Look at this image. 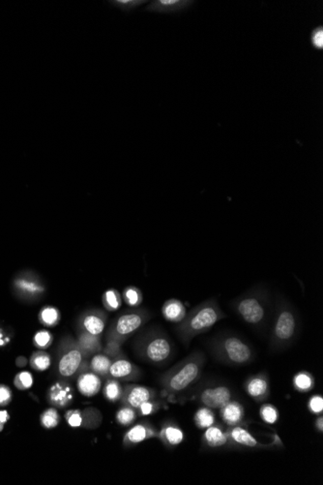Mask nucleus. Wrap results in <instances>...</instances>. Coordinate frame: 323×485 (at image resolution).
<instances>
[{"label":"nucleus","instance_id":"nucleus-1","mask_svg":"<svg viewBox=\"0 0 323 485\" xmlns=\"http://www.w3.org/2000/svg\"><path fill=\"white\" fill-rule=\"evenodd\" d=\"M222 318L224 314L215 300H208L185 317L179 326L180 334L183 339L190 340L212 328Z\"/></svg>","mask_w":323,"mask_h":485},{"label":"nucleus","instance_id":"nucleus-2","mask_svg":"<svg viewBox=\"0 0 323 485\" xmlns=\"http://www.w3.org/2000/svg\"><path fill=\"white\" fill-rule=\"evenodd\" d=\"M266 295L264 291H254L241 296L235 304L242 320L253 327L262 326L266 319Z\"/></svg>","mask_w":323,"mask_h":485},{"label":"nucleus","instance_id":"nucleus-3","mask_svg":"<svg viewBox=\"0 0 323 485\" xmlns=\"http://www.w3.org/2000/svg\"><path fill=\"white\" fill-rule=\"evenodd\" d=\"M297 330V319L287 304L279 308L273 327V341L276 345H287L294 338Z\"/></svg>","mask_w":323,"mask_h":485},{"label":"nucleus","instance_id":"nucleus-4","mask_svg":"<svg viewBox=\"0 0 323 485\" xmlns=\"http://www.w3.org/2000/svg\"><path fill=\"white\" fill-rule=\"evenodd\" d=\"M147 319L144 311H131L119 316L109 331V342L118 343L129 337L143 326Z\"/></svg>","mask_w":323,"mask_h":485},{"label":"nucleus","instance_id":"nucleus-5","mask_svg":"<svg viewBox=\"0 0 323 485\" xmlns=\"http://www.w3.org/2000/svg\"><path fill=\"white\" fill-rule=\"evenodd\" d=\"M216 347L226 358L233 363H245L251 358V348L237 336L225 335L216 342Z\"/></svg>","mask_w":323,"mask_h":485},{"label":"nucleus","instance_id":"nucleus-6","mask_svg":"<svg viewBox=\"0 0 323 485\" xmlns=\"http://www.w3.org/2000/svg\"><path fill=\"white\" fill-rule=\"evenodd\" d=\"M144 351L146 357L152 362H162L171 353V344L168 338L162 334H151L144 343Z\"/></svg>","mask_w":323,"mask_h":485},{"label":"nucleus","instance_id":"nucleus-7","mask_svg":"<svg viewBox=\"0 0 323 485\" xmlns=\"http://www.w3.org/2000/svg\"><path fill=\"white\" fill-rule=\"evenodd\" d=\"M83 361V353L78 345H73V341L67 344L63 354L58 361V371L62 377H71L78 371Z\"/></svg>","mask_w":323,"mask_h":485},{"label":"nucleus","instance_id":"nucleus-8","mask_svg":"<svg viewBox=\"0 0 323 485\" xmlns=\"http://www.w3.org/2000/svg\"><path fill=\"white\" fill-rule=\"evenodd\" d=\"M200 373V366L196 361H189L182 366L168 381V388L172 391H181L189 387Z\"/></svg>","mask_w":323,"mask_h":485},{"label":"nucleus","instance_id":"nucleus-9","mask_svg":"<svg viewBox=\"0 0 323 485\" xmlns=\"http://www.w3.org/2000/svg\"><path fill=\"white\" fill-rule=\"evenodd\" d=\"M74 399V389L66 382H57L48 389V400L56 408H66Z\"/></svg>","mask_w":323,"mask_h":485},{"label":"nucleus","instance_id":"nucleus-10","mask_svg":"<svg viewBox=\"0 0 323 485\" xmlns=\"http://www.w3.org/2000/svg\"><path fill=\"white\" fill-rule=\"evenodd\" d=\"M231 393L226 387L207 388L201 395V401L209 409H221L230 401Z\"/></svg>","mask_w":323,"mask_h":485},{"label":"nucleus","instance_id":"nucleus-11","mask_svg":"<svg viewBox=\"0 0 323 485\" xmlns=\"http://www.w3.org/2000/svg\"><path fill=\"white\" fill-rule=\"evenodd\" d=\"M102 387L100 377L95 373H83L77 381V388L81 394L85 397L96 395Z\"/></svg>","mask_w":323,"mask_h":485},{"label":"nucleus","instance_id":"nucleus-12","mask_svg":"<svg viewBox=\"0 0 323 485\" xmlns=\"http://www.w3.org/2000/svg\"><path fill=\"white\" fill-rule=\"evenodd\" d=\"M82 327L85 332L100 335L106 327V315L100 311H91L86 313L82 319Z\"/></svg>","mask_w":323,"mask_h":485},{"label":"nucleus","instance_id":"nucleus-13","mask_svg":"<svg viewBox=\"0 0 323 485\" xmlns=\"http://www.w3.org/2000/svg\"><path fill=\"white\" fill-rule=\"evenodd\" d=\"M191 4V1H182V0H157L153 1L148 7L147 11L149 12L163 13V14H170V13L178 12L184 10Z\"/></svg>","mask_w":323,"mask_h":485},{"label":"nucleus","instance_id":"nucleus-14","mask_svg":"<svg viewBox=\"0 0 323 485\" xmlns=\"http://www.w3.org/2000/svg\"><path fill=\"white\" fill-rule=\"evenodd\" d=\"M162 313L168 322L181 323L186 317V309L181 301L172 298L163 305Z\"/></svg>","mask_w":323,"mask_h":485},{"label":"nucleus","instance_id":"nucleus-15","mask_svg":"<svg viewBox=\"0 0 323 485\" xmlns=\"http://www.w3.org/2000/svg\"><path fill=\"white\" fill-rule=\"evenodd\" d=\"M152 397V392L149 388L144 387H133L129 389L125 396L126 404L133 409H139L140 406L149 401Z\"/></svg>","mask_w":323,"mask_h":485},{"label":"nucleus","instance_id":"nucleus-16","mask_svg":"<svg viewBox=\"0 0 323 485\" xmlns=\"http://www.w3.org/2000/svg\"><path fill=\"white\" fill-rule=\"evenodd\" d=\"M77 345L83 353V356L95 353L102 348L100 336L87 333L85 331L81 333Z\"/></svg>","mask_w":323,"mask_h":485},{"label":"nucleus","instance_id":"nucleus-17","mask_svg":"<svg viewBox=\"0 0 323 485\" xmlns=\"http://www.w3.org/2000/svg\"><path fill=\"white\" fill-rule=\"evenodd\" d=\"M244 414L242 406L236 402H228L221 408V417L228 425H235L241 421Z\"/></svg>","mask_w":323,"mask_h":485},{"label":"nucleus","instance_id":"nucleus-18","mask_svg":"<svg viewBox=\"0 0 323 485\" xmlns=\"http://www.w3.org/2000/svg\"><path fill=\"white\" fill-rule=\"evenodd\" d=\"M15 286L18 291H22L28 296H37L45 291V288L36 280L24 277L16 280Z\"/></svg>","mask_w":323,"mask_h":485},{"label":"nucleus","instance_id":"nucleus-19","mask_svg":"<svg viewBox=\"0 0 323 485\" xmlns=\"http://www.w3.org/2000/svg\"><path fill=\"white\" fill-rule=\"evenodd\" d=\"M152 436H153V432L150 428H148L145 425H138L132 427V429H130L127 432L125 436V443L135 445V444L144 442V440L151 438Z\"/></svg>","mask_w":323,"mask_h":485},{"label":"nucleus","instance_id":"nucleus-20","mask_svg":"<svg viewBox=\"0 0 323 485\" xmlns=\"http://www.w3.org/2000/svg\"><path fill=\"white\" fill-rule=\"evenodd\" d=\"M134 366L133 364L126 359H118L114 362H111L109 367V375L115 379H121L129 376L133 372Z\"/></svg>","mask_w":323,"mask_h":485},{"label":"nucleus","instance_id":"nucleus-21","mask_svg":"<svg viewBox=\"0 0 323 485\" xmlns=\"http://www.w3.org/2000/svg\"><path fill=\"white\" fill-rule=\"evenodd\" d=\"M39 320L46 327H54L59 323V311L53 306H45L39 313Z\"/></svg>","mask_w":323,"mask_h":485},{"label":"nucleus","instance_id":"nucleus-22","mask_svg":"<svg viewBox=\"0 0 323 485\" xmlns=\"http://www.w3.org/2000/svg\"><path fill=\"white\" fill-rule=\"evenodd\" d=\"M111 365L110 358L105 355V354H96L91 361H90V368L93 371V373L97 374L98 376H106L109 371V367Z\"/></svg>","mask_w":323,"mask_h":485},{"label":"nucleus","instance_id":"nucleus-23","mask_svg":"<svg viewBox=\"0 0 323 485\" xmlns=\"http://www.w3.org/2000/svg\"><path fill=\"white\" fill-rule=\"evenodd\" d=\"M230 437L234 442H236L237 444H240L242 446H245V447L254 448L259 444L257 441L251 436V434L246 429H244L242 427H235L234 429H232V431L230 433Z\"/></svg>","mask_w":323,"mask_h":485},{"label":"nucleus","instance_id":"nucleus-24","mask_svg":"<svg viewBox=\"0 0 323 485\" xmlns=\"http://www.w3.org/2000/svg\"><path fill=\"white\" fill-rule=\"evenodd\" d=\"M204 438L210 447H222L226 445L228 438L223 433V431L214 426H210L205 431Z\"/></svg>","mask_w":323,"mask_h":485},{"label":"nucleus","instance_id":"nucleus-25","mask_svg":"<svg viewBox=\"0 0 323 485\" xmlns=\"http://www.w3.org/2000/svg\"><path fill=\"white\" fill-rule=\"evenodd\" d=\"M103 304L108 311L118 310L122 304V298L119 292L114 289L105 291L103 295Z\"/></svg>","mask_w":323,"mask_h":485},{"label":"nucleus","instance_id":"nucleus-26","mask_svg":"<svg viewBox=\"0 0 323 485\" xmlns=\"http://www.w3.org/2000/svg\"><path fill=\"white\" fill-rule=\"evenodd\" d=\"M51 364V359L48 352H34L30 358V365L33 369L37 371H45L49 368Z\"/></svg>","mask_w":323,"mask_h":485},{"label":"nucleus","instance_id":"nucleus-27","mask_svg":"<svg viewBox=\"0 0 323 485\" xmlns=\"http://www.w3.org/2000/svg\"><path fill=\"white\" fill-rule=\"evenodd\" d=\"M162 438L171 446H177L183 441L184 434L178 427L168 426L163 429Z\"/></svg>","mask_w":323,"mask_h":485},{"label":"nucleus","instance_id":"nucleus-28","mask_svg":"<svg viewBox=\"0 0 323 485\" xmlns=\"http://www.w3.org/2000/svg\"><path fill=\"white\" fill-rule=\"evenodd\" d=\"M267 382L262 378H254L249 383L247 391L251 397H262L267 391Z\"/></svg>","mask_w":323,"mask_h":485},{"label":"nucleus","instance_id":"nucleus-29","mask_svg":"<svg viewBox=\"0 0 323 485\" xmlns=\"http://www.w3.org/2000/svg\"><path fill=\"white\" fill-rule=\"evenodd\" d=\"M214 413L208 408L200 409L195 416L196 423L201 428H208L212 426L214 423Z\"/></svg>","mask_w":323,"mask_h":485},{"label":"nucleus","instance_id":"nucleus-30","mask_svg":"<svg viewBox=\"0 0 323 485\" xmlns=\"http://www.w3.org/2000/svg\"><path fill=\"white\" fill-rule=\"evenodd\" d=\"M59 413L54 408H49L42 413L41 423L46 429H53L59 425Z\"/></svg>","mask_w":323,"mask_h":485},{"label":"nucleus","instance_id":"nucleus-31","mask_svg":"<svg viewBox=\"0 0 323 485\" xmlns=\"http://www.w3.org/2000/svg\"><path fill=\"white\" fill-rule=\"evenodd\" d=\"M123 299L129 306H139L143 301V293L136 287H128L123 291Z\"/></svg>","mask_w":323,"mask_h":485},{"label":"nucleus","instance_id":"nucleus-32","mask_svg":"<svg viewBox=\"0 0 323 485\" xmlns=\"http://www.w3.org/2000/svg\"><path fill=\"white\" fill-rule=\"evenodd\" d=\"M122 388L119 383L114 380H109L104 388V394L108 401L115 402L118 400L122 395Z\"/></svg>","mask_w":323,"mask_h":485},{"label":"nucleus","instance_id":"nucleus-33","mask_svg":"<svg viewBox=\"0 0 323 485\" xmlns=\"http://www.w3.org/2000/svg\"><path fill=\"white\" fill-rule=\"evenodd\" d=\"M117 422L121 425L127 426L132 425L136 419V412L131 407H123L115 415Z\"/></svg>","mask_w":323,"mask_h":485},{"label":"nucleus","instance_id":"nucleus-34","mask_svg":"<svg viewBox=\"0 0 323 485\" xmlns=\"http://www.w3.org/2000/svg\"><path fill=\"white\" fill-rule=\"evenodd\" d=\"M14 384H15L16 388L20 389V390L29 389L33 386V377L27 371L21 372L15 377Z\"/></svg>","mask_w":323,"mask_h":485},{"label":"nucleus","instance_id":"nucleus-35","mask_svg":"<svg viewBox=\"0 0 323 485\" xmlns=\"http://www.w3.org/2000/svg\"><path fill=\"white\" fill-rule=\"evenodd\" d=\"M52 340H53V338H52L51 333L46 329H42V330L38 331L35 334L34 344H35L36 347L40 348V349H47L51 345Z\"/></svg>","mask_w":323,"mask_h":485},{"label":"nucleus","instance_id":"nucleus-36","mask_svg":"<svg viewBox=\"0 0 323 485\" xmlns=\"http://www.w3.org/2000/svg\"><path fill=\"white\" fill-rule=\"evenodd\" d=\"M65 419L69 426L78 428L84 425V413L80 410H70L65 413Z\"/></svg>","mask_w":323,"mask_h":485},{"label":"nucleus","instance_id":"nucleus-37","mask_svg":"<svg viewBox=\"0 0 323 485\" xmlns=\"http://www.w3.org/2000/svg\"><path fill=\"white\" fill-rule=\"evenodd\" d=\"M261 417L268 425H274L278 420V412L272 405H264L261 408Z\"/></svg>","mask_w":323,"mask_h":485},{"label":"nucleus","instance_id":"nucleus-38","mask_svg":"<svg viewBox=\"0 0 323 485\" xmlns=\"http://www.w3.org/2000/svg\"><path fill=\"white\" fill-rule=\"evenodd\" d=\"M112 5L116 6L117 8L121 9L122 11L129 12L133 9L139 7L140 5L146 3V1H140V0H116V1H110Z\"/></svg>","mask_w":323,"mask_h":485},{"label":"nucleus","instance_id":"nucleus-39","mask_svg":"<svg viewBox=\"0 0 323 485\" xmlns=\"http://www.w3.org/2000/svg\"><path fill=\"white\" fill-rule=\"evenodd\" d=\"M294 385L301 391H307L312 386L311 377L306 373H300L294 378Z\"/></svg>","mask_w":323,"mask_h":485},{"label":"nucleus","instance_id":"nucleus-40","mask_svg":"<svg viewBox=\"0 0 323 485\" xmlns=\"http://www.w3.org/2000/svg\"><path fill=\"white\" fill-rule=\"evenodd\" d=\"M311 44L314 49H323V27L317 26L312 30L311 34Z\"/></svg>","mask_w":323,"mask_h":485},{"label":"nucleus","instance_id":"nucleus-41","mask_svg":"<svg viewBox=\"0 0 323 485\" xmlns=\"http://www.w3.org/2000/svg\"><path fill=\"white\" fill-rule=\"evenodd\" d=\"M12 399V392L11 389L4 386L0 385V407L7 406Z\"/></svg>","mask_w":323,"mask_h":485},{"label":"nucleus","instance_id":"nucleus-42","mask_svg":"<svg viewBox=\"0 0 323 485\" xmlns=\"http://www.w3.org/2000/svg\"><path fill=\"white\" fill-rule=\"evenodd\" d=\"M309 409L313 413H320L323 411V399L321 396H313L309 402Z\"/></svg>","mask_w":323,"mask_h":485},{"label":"nucleus","instance_id":"nucleus-43","mask_svg":"<svg viewBox=\"0 0 323 485\" xmlns=\"http://www.w3.org/2000/svg\"><path fill=\"white\" fill-rule=\"evenodd\" d=\"M155 406L156 405L153 402H151L150 400L146 401V402H144V403H143V404L140 406L139 410H140L141 414H143V415H149V414H151V413L155 412Z\"/></svg>","mask_w":323,"mask_h":485},{"label":"nucleus","instance_id":"nucleus-44","mask_svg":"<svg viewBox=\"0 0 323 485\" xmlns=\"http://www.w3.org/2000/svg\"><path fill=\"white\" fill-rule=\"evenodd\" d=\"M9 418H10V415H9V413H8L7 411H5V410L0 411V422L5 423V422H7V421L9 420Z\"/></svg>","mask_w":323,"mask_h":485},{"label":"nucleus","instance_id":"nucleus-45","mask_svg":"<svg viewBox=\"0 0 323 485\" xmlns=\"http://www.w3.org/2000/svg\"><path fill=\"white\" fill-rule=\"evenodd\" d=\"M16 364H17L19 367H24V366L27 364V359H26L25 357L20 356V357L17 359Z\"/></svg>","mask_w":323,"mask_h":485},{"label":"nucleus","instance_id":"nucleus-46","mask_svg":"<svg viewBox=\"0 0 323 485\" xmlns=\"http://www.w3.org/2000/svg\"><path fill=\"white\" fill-rule=\"evenodd\" d=\"M3 338H4V334L0 330V346H4L7 342H9V338H6V339H3Z\"/></svg>","mask_w":323,"mask_h":485},{"label":"nucleus","instance_id":"nucleus-47","mask_svg":"<svg viewBox=\"0 0 323 485\" xmlns=\"http://www.w3.org/2000/svg\"><path fill=\"white\" fill-rule=\"evenodd\" d=\"M316 425H317V426H318V429H319V430H320V431H322V430H323V418H322V416H320V417H319V418H318V419H317V420H316Z\"/></svg>","mask_w":323,"mask_h":485},{"label":"nucleus","instance_id":"nucleus-48","mask_svg":"<svg viewBox=\"0 0 323 485\" xmlns=\"http://www.w3.org/2000/svg\"><path fill=\"white\" fill-rule=\"evenodd\" d=\"M3 428H4V423H2V422H0V432H1L2 430H3Z\"/></svg>","mask_w":323,"mask_h":485}]
</instances>
